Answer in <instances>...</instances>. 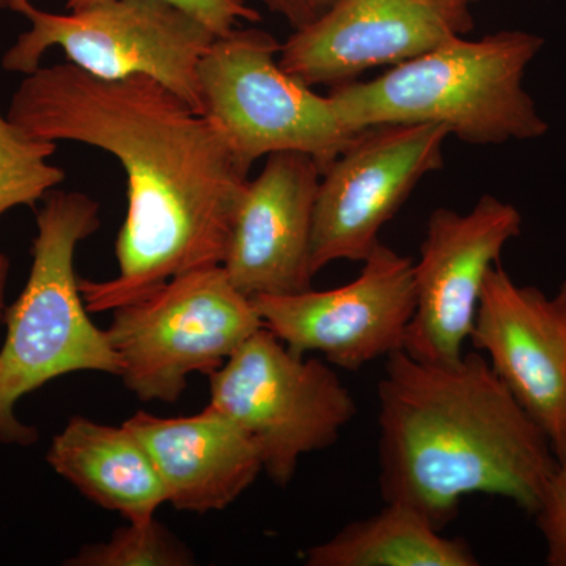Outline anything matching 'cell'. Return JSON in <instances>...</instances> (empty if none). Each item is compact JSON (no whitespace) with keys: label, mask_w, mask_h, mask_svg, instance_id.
<instances>
[{"label":"cell","mask_w":566,"mask_h":566,"mask_svg":"<svg viewBox=\"0 0 566 566\" xmlns=\"http://www.w3.org/2000/svg\"><path fill=\"white\" fill-rule=\"evenodd\" d=\"M7 117L36 139L107 151L125 170L118 274L81 279L88 312H112L177 275L222 266L251 167L218 123L166 85L102 80L70 62L40 66L14 92Z\"/></svg>","instance_id":"cell-1"},{"label":"cell","mask_w":566,"mask_h":566,"mask_svg":"<svg viewBox=\"0 0 566 566\" xmlns=\"http://www.w3.org/2000/svg\"><path fill=\"white\" fill-rule=\"evenodd\" d=\"M376 392L385 502L412 506L441 531L472 494L535 515L558 461L482 353L433 364L400 349L386 357Z\"/></svg>","instance_id":"cell-2"},{"label":"cell","mask_w":566,"mask_h":566,"mask_svg":"<svg viewBox=\"0 0 566 566\" xmlns=\"http://www.w3.org/2000/svg\"><path fill=\"white\" fill-rule=\"evenodd\" d=\"M543 46L545 40L527 31L457 36L375 80L331 88L329 98L357 132L436 125L471 145L535 140L549 125L524 87V76Z\"/></svg>","instance_id":"cell-3"},{"label":"cell","mask_w":566,"mask_h":566,"mask_svg":"<svg viewBox=\"0 0 566 566\" xmlns=\"http://www.w3.org/2000/svg\"><path fill=\"white\" fill-rule=\"evenodd\" d=\"M99 227V203L87 193L54 189L36 212L31 273L3 315L0 444L39 441V430L22 423L14 409L22 397L52 379L81 371L122 374L109 335L88 316L74 266L77 245Z\"/></svg>","instance_id":"cell-4"},{"label":"cell","mask_w":566,"mask_h":566,"mask_svg":"<svg viewBox=\"0 0 566 566\" xmlns=\"http://www.w3.org/2000/svg\"><path fill=\"white\" fill-rule=\"evenodd\" d=\"M10 11L31 29L3 54L2 69L33 73L51 48L73 65L102 80L148 76L203 114L199 66L219 35L210 25L169 0H106L69 14L14 0Z\"/></svg>","instance_id":"cell-5"},{"label":"cell","mask_w":566,"mask_h":566,"mask_svg":"<svg viewBox=\"0 0 566 566\" xmlns=\"http://www.w3.org/2000/svg\"><path fill=\"white\" fill-rule=\"evenodd\" d=\"M262 327L251 297L222 266H208L114 308L106 333L126 389L147 403H175L189 376L214 374Z\"/></svg>","instance_id":"cell-6"},{"label":"cell","mask_w":566,"mask_h":566,"mask_svg":"<svg viewBox=\"0 0 566 566\" xmlns=\"http://www.w3.org/2000/svg\"><path fill=\"white\" fill-rule=\"evenodd\" d=\"M281 46L259 28L218 36L199 66L203 115L221 126L249 167L273 153L297 151L323 174L363 129L342 120L329 95L283 69Z\"/></svg>","instance_id":"cell-7"},{"label":"cell","mask_w":566,"mask_h":566,"mask_svg":"<svg viewBox=\"0 0 566 566\" xmlns=\"http://www.w3.org/2000/svg\"><path fill=\"white\" fill-rule=\"evenodd\" d=\"M208 378L210 405L255 442L277 486L290 485L301 457L333 447L357 415L329 365L292 352L264 326Z\"/></svg>","instance_id":"cell-8"},{"label":"cell","mask_w":566,"mask_h":566,"mask_svg":"<svg viewBox=\"0 0 566 566\" xmlns=\"http://www.w3.org/2000/svg\"><path fill=\"white\" fill-rule=\"evenodd\" d=\"M449 133L436 125H381L354 137L319 178L312 230L315 275L364 262L416 186L444 166Z\"/></svg>","instance_id":"cell-9"},{"label":"cell","mask_w":566,"mask_h":566,"mask_svg":"<svg viewBox=\"0 0 566 566\" xmlns=\"http://www.w3.org/2000/svg\"><path fill=\"white\" fill-rule=\"evenodd\" d=\"M354 281L333 290L256 296L263 326L297 354L359 371L403 349L416 311L415 262L379 243Z\"/></svg>","instance_id":"cell-10"},{"label":"cell","mask_w":566,"mask_h":566,"mask_svg":"<svg viewBox=\"0 0 566 566\" xmlns=\"http://www.w3.org/2000/svg\"><path fill=\"white\" fill-rule=\"evenodd\" d=\"M521 229L515 205L491 193L468 212H431L415 262L416 311L403 345L409 356L433 364L463 357L486 275Z\"/></svg>","instance_id":"cell-11"},{"label":"cell","mask_w":566,"mask_h":566,"mask_svg":"<svg viewBox=\"0 0 566 566\" xmlns=\"http://www.w3.org/2000/svg\"><path fill=\"white\" fill-rule=\"evenodd\" d=\"M472 28L471 9L446 0H335L318 20L293 31L279 62L311 87L335 88L420 57Z\"/></svg>","instance_id":"cell-12"},{"label":"cell","mask_w":566,"mask_h":566,"mask_svg":"<svg viewBox=\"0 0 566 566\" xmlns=\"http://www.w3.org/2000/svg\"><path fill=\"white\" fill-rule=\"evenodd\" d=\"M521 408L566 461V281L556 294L520 285L501 263L486 275L471 334Z\"/></svg>","instance_id":"cell-13"},{"label":"cell","mask_w":566,"mask_h":566,"mask_svg":"<svg viewBox=\"0 0 566 566\" xmlns=\"http://www.w3.org/2000/svg\"><path fill=\"white\" fill-rule=\"evenodd\" d=\"M322 169L304 153L266 156L245 185L222 268L248 297L314 289L312 230Z\"/></svg>","instance_id":"cell-14"},{"label":"cell","mask_w":566,"mask_h":566,"mask_svg":"<svg viewBox=\"0 0 566 566\" xmlns=\"http://www.w3.org/2000/svg\"><path fill=\"white\" fill-rule=\"evenodd\" d=\"M123 423L150 453L167 502L180 512H221L263 472L259 447L216 406L185 417L139 411Z\"/></svg>","instance_id":"cell-15"},{"label":"cell","mask_w":566,"mask_h":566,"mask_svg":"<svg viewBox=\"0 0 566 566\" xmlns=\"http://www.w3.org/2000/svg\"><path fill=\"white\" fill-rule=\"evenodd\" d=\"M46 461L84 497L128 523L151 520L167 502L150 453L125 423L73 417L52 439Z\"/></svg>","instance_id":"cell-16"},{"label":"cell","mask_w":566,"mask_h":566,"mask_svg":"<svg viewBox=\"0 0 566 566\" xmlns=\"http://www.w3.org/2000/svg\"><path fill=\"white\" fill-rule=\"evenodd\" d=\"M412 506L386 502L375 515L354 521L305 553L307 566H476L474 551Z\"/></svg>","instance_id":"cell-17"},{"label":"cell","mask_w":566,"mask_h":566,"mask_svg":"<svg viewBox=\"0 0 566 566\" xmlns=\"http://www.w3.org/2000/svg\"><path fill=\"white\" fill-rule=\"evenodd\" d=\"M55 151V142L36 139L0 114V218L35 207L65 181L63 169L50 163Z\"/></svg>","instance_id":"cell-18"},{"label":"cell","mask_w":566,"mask_h":566,"mask_svg":"<svg viewBox=\"0 0 566 566\" xmlns=\"http://www.w3.org/2000/svg\"><path fill=\"white\" fill-rule=\"evenodd\" d=\"M71 566H191L192 551L156 517L144 523H128L112 538L82 547L65 562Z\"/></svg>","instance_id":"cell-19"},{"label":"cell","mask_w":566,"mask_h":566,"mask_svg":"<svg viewBox=\"0 0 566 566\" xmlns=\"http://www.w3.org/2000/svg\"><path fill=\"white\" fill-rule=\"evenodd\" d=\"M534 516L545 538L547 565L566 566V461L547 480Z\"/></svg>","instance_id":"cell-20"},{"label":"cell","mask_w":566,"mask_h":566,"mask_svg":"<svg viewBox=\"0 0 566 566\" xmlns=\"http://www.w3.org/2000/svg\"><path fill=\"white\" fill-rule=\"evenodd\" d=\"M102 2L106 0H66V10H81ZM169 2L202 20L219 36L232 32L241 21L251 22V24L262 21L260 11L252 9L244 0H169Z\"/></svg>","instance_id":"cell-21"},{"label":"cell","mask_w":566,"mask_h":566,"mask_svg":"<svg viewBox=\"0 0 566 566\" xmlns=\"http://www.w3.org/2000/svg\"><path fill=\"white\" fill-rule=\"evenodd\" d=\"M271 13L281 17L293 31H300L329 9L335 0H256Z\"/></svg>","instance_id":"cell-22"},{"label":"cell","mask_w":566,"mask_h":566,"mask_svg":"<svg viewBox=\"0 0 566 566\" xmlns=\"http://www.w3.org/2000/svg\"><path fill=\"white\" fill-rule=\"evenodd\" d=\"M10 275V259L0 251V326L3 324V315H6V290Z\"/></svg>","instance_id":"cell-23"},{"label":"cell","mask_w":566,"mask_h":566,"mask_svg":"<svg viewBox=\"0 0 566 566\" xmlns=\"http://www.w3.org/2000/svg\"><path fill=\"white\" fill-rule=\"evenodd\" d=\"M446 2L453 3V6L458 7H465V9H471V6L482 2V0H446Z\"/></svg>","instance_id":"cell-24"},{"label":"cell","mask_w":566,"mask_h":566,"mask_svg":"<svg viewBox=\"0 0 566 566\" xmlns=\"http://www.w3.org/2000/svg\"><path fill=\"white\" fill-rule=\"evenodd\" d=\"M33 2V0H31ZM14 0H0V10H11L13 7Z\"/></svg>","instance_id":"cell-25"}]
</instances>
